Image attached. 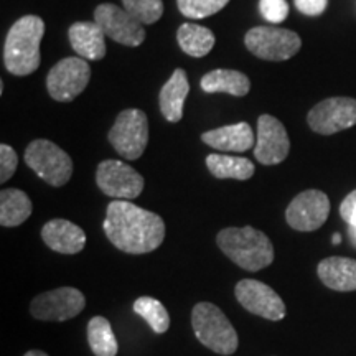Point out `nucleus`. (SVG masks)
Wrapping results in <instances>:
<instances>
[{
    "instance_id": "obj_3",
    "label": "nucleus",
    "mask_w": 356,
    "mask_h": 356,
    "mask_svg": "<svg viewBox=\"0 0 356 356\" xmlns=\"http://www.w3.org/2000/svg\"><path fill=\"white\" fill-rule=\"evenodd\" d=\"M216 243L234 264L249 273H257L274 261L270 239L252 226L221 229L216 236Z\"/></svg>"
},
{
    "instance_id": "obj_31",
    "label": "nucleus",
    "mask_w": 356,
    "mask_h": 356,
    "mask_svg": "<svg viewBox=\"0 0 356 356\" xmlns=\"http://www.w3.org/2000/svg\"><path fill=\"white\" fill-rule=\"evenodd\" d=\"M340 216L343 218L350 226H355L356 228V190L346 195L343 202H341Z\"/></svg>"
},
{
    "instance_id": "obj_21",
    "label": "nucleus",
    "mask_w": 356,
    "mask_h": 356,
    "mask_svg": "<svg viewBox=\"0 0 356 356\" xmlns=\"http://www.w3.org/2000/svg\"><path fill=\"white\" fill-rule=\"evenodd\" d=\"M200 86L204 92H226L231 96H246L251 81L246 74L236 70H213L202 78Z\"/></svg>"
},
{
    "instance_id": "obj_9",
    "label": "nucleus",
    "mask_w": 356,
    "mask_h": 356,
    "mask_svg": "<svg viewBox=\"0 0 356 356\" xmlns=\"http://www.w3.org/2000/svg\"><path fill=\"white\" fill-rule=\"evenodd\" d=\"M96 184L114 200H134L144 190V177L121 160H104L97 165Z\"/></svg>"
},
{
    "instance_id": "obj_20",
    "label": "nucleus",
    "mask_w": 356,
    "mask_h": 356,
    "mask_svg": "<svg viewBox=\"0 0 356 356\" xmlns=\"http://www.w3.org/2000/svg\"><path fill=\"white\" fill-rule=\"evenodd\" d=\"M190 91L185 70L177 68L160 91V111L168 122H180L184 118V104Z\"/></svg>"
},
{
    "instance_id": "obj_23",
    "label": "nucleus",
    "mask_w": 356,
    "mask_h": 356,
    "mask_svg": "<svg viewBox=\"0 0 356 356\" xmlns=\"http://www.w3.org/2000/svg\"><path fill=\"white\" fill-rule=\"evenodd\" d=\"M207 167L213 177L225 180V178H233V180H249L254 175L256 167L249 159L244 157H231V155L210 154L207 157Z\"/></svg>"
},
{
    "instance_id": "obj_1",
    "label": "nucleus",
    "mask_w": 356,
    "mask_h": 356,
    "mask_svg": "<svg viewBox=\"0 0 356 356\" xmlns=\"http://www.w3.org/2000/svg\"><path fill=\"white\" fill-rule=\"evenodd\" d=\"M102 228L109 241L127 254L152 252L165 238L162 218L129 200H114L108 204Z\"/></svg>"
},
{
    "instance_id": "obj_26",
    "label": "nucleus",
    "mask_w": 356,
    "mask_h": 356,
    "mask_svg": "<svg viewBox=\"0 0 356 356\" xmlns=\"http://www.w3.org/2000/svg\"><path fill=\"white\" fill-rule=\"evenodd\" d=\"M134 312L149 323L155 333H165L170 327V317L163 304L152 297H139L134 302Z\"/></svg>"
},
{
    "instance_id": "obj_25",
    "label": "nucleus",
    "mask_w": 356,
    "mask_h": 356,
    "mask_svg": "<svg viewBox=\"0 0 356 356\" xmlns=\"http://www.w3.org/2000/svg\"><path fill=\"white\" fill-rule=\"evenodd\" d=\"M88 341L96 356H115L119 351L118 340L109 320L104 317H92L88 323Z\"/></svg>"
},
{
    "instance_id": "obj_35",
    "label": "nucleus",
    "mask_w": 356,
    "mask_h": 356,
    "mask_svg": "<svg viewBox=\"0 0 356 356\" xmlns=\"http://www.w3.org/2000/svg\"><path fill=\"white\" fill-rule=\"evenodd\" d=\"M332 243H333V244H340V243H341V236L338 234V233L333 234V239H332Z\"/></svg>"
},
{
    "instance_id": "obj_8",
    "label": "nucleus",
    "mask_w": 356,
    "mask_h": 356,
    "mask_svg": "<svg viewBox=\"0 0 356 356\" xmlns=\"http://www.w3.org/2000/svg\"><path fill=\"white\" fill-rule=\"evenodd\" d=\"M91 68L83 58H65L53 66L47 76V89L58 102H70L89 84Z\"/></svg>"
},
{
    "instance_id": "obj_10",
    "label": "nucleus",
    "mask_w": 356,
    "mask_h": 356,
    "mask_svg": "<svg viewBox=\"0 0 356 356\" xmlns=\"http://www.w3.org/2000/svg\"><path fill=\"white\" fill-rule=\"evenodd\" d=\"M86 299L74 287H60L35 297L30 304V314L43 322H65L81 314Z\"/></svg>"
},
{
    "instance_id": "obj_24",
    "label": "nucleus",
    "mask_w": 356,
    "mask_h": 356,
    "mask_svg": "<svg viewBox=\"0 0 356 356\" xmlns=\"http://www.w3.org/2000/svg\"><path fill=\"white\" fill-rule=\"evenodd\" d=\"M177 40L186 55L193 58L207 56L215 47V35L207 26L197 24H184L178 29Z\"/></svg>"
},
{
    "instance_id": "obj_18",
    "label": "nucleus",
    "mask_w": 356,
    "mask_h": 356,
    "mask_svg": "<svg viewBox=\"0 0 356 356\" xmlns=\"http://www.w3.org/2000/svg\"><path fill=\"white\" fill-rule=\"evenodd\" d=\"M202 140L222 152H246L256 145V137L248 122H238L204 132Z\"/></svg>"
},
{
    "instance_id": "obj_22",
    "label": "nucleus",
    "mask_w": 356,
    "mask_h": 356,
    "mask_svg": "<svg viewBox=\"0 0 356 356\" xmlns=\"http://www.w3.org/2000/svg\"><path fill=\"white\" fill-rule=\"evenodd\" d=\"M32 202L25 191L6 188L0 193V225L13 228L26 221L32 215Z\"/></svg>"
},
{
    "instance_id": "obj_27",
    "label": "nucleus",
    "mask_w": 356,
    "mask_h": 356,
    "mask_svg": "<svg viewBox=\"0 0 356 356\" xmlns=\"http://www.w3.org/2000/svg\"><path fill=\"white\" fill-rule=\"evenodd\" d=\"M229 0H177L178 10L186 19H207L228 6Z\"/></svg>"
},
{
    "instance_id": "obj_7",
    "label": "nucleus",
    "mask_w": 356,
    "mask_h": 356,
    "mask_svg": "<svg viewBox=\"0 0 356 356\" xmlns=\"http://www.w3.org/2000/svg\"><path fill=\"white\" fill-rule=\"evenodd\" d=\"M109 142L124 159L137 160L142 157L149 142V121L144 111H122L109 131Z\"/></svg>"
},
{
    "instance_id": "obj_2",
    "label": "nucleus",
    "mask_w": 356,
    "mask_h": 356,
    "mask_svg": "<svg viewBox=\"0 0 356 356\" xmlns=\"http://www.w3.org/2000/svg\"><path fill=\"white\" fill-rule=\"evenodd\" d=\"M44 33V22L37 15H25L8 30L3 47V63L8 73L29 76L42 63L40 43Z\"/></svg>"
},
{
    "instance_id": "obj_13",
    "label": "nucleus",
    "mask_w": 356,
    "mask_h": 356,
    "mask_svg": "<svg viewBox=\"0 0 356 356\" xmlns=\"http://www.w3.org/2000/svg\"><path fill=\"white\" fill-rule=\"evenodd\" d=\"M95 22L106 37L126 47H139L145 40L144 26L126 8L114 3H101L95 10Z\"/></svg>"
},
{
    "instance_id": "obj_12",
    "label": "nucleus",
    "mask_w": 356,
    "mask_h": 356,
    "mask_svg": "<svg viewBox=\"0 0 356 356\" xmlns=\"http://www.w3.org/2000/svg\"><path fill=\"white\" fill-rule=\"evenodd\" d=\"M234 296L244 309L266 320L279 322L286 317V304L267 284L254 279H243L236 284Z\"/></svg>"
},
{
    "instance_id": "obj_16",
    "label": "nucleus",
    "mask_w": 356,
    "mask_h": 356,
    "mask_svg": "<svg viewBox=\"0 0 356 356\" xmlns=\"http://www.w3.org/2000/svg\"><path fill=\"white\" fill-rule=\"evenodd\" d=\"M42 239L60 254H78L86 246V233L78 225L66 220L48 221L42 229Z\"/></svg>"
},
{
    "instance_id": "obj_32",
    "label": "nucleus",
    "mask_w": 356,
    "mask_h": 356,
    "mask_svg": "<svg viewBox=\"0 0 356 356\" xmlns=\"http://www.w3.org/2000/svg\"><path fill=\"white\" fill-rule=\"evenodd\" d=\"M296 2V7L299 8L302 13L305 15H320L325 8H327L328 0H293Z\"/></svg>"
},
{
    "instance_id": "obj_4",
    "label": "nucleus",
    "mask_w": 356,
    "mask_h": 356,
    "mask_svg": "<svg viewBox=\"0 0 356 356\" xmlns=\"http://www.w3.org/2000/svg\"><path fill=\"white\" fill-rule=\"evenodd\" d=\"M191 325L198 340L215 353L228 356L238 350V333L228 317L215 304L200 302L195 305L191 312Z\"/></svg>"
},
{
    "instance_id": "obj_11",
    "label": "nucleus",
    "mask_w": 356,
    "mask_h": 356,
    "mask_svg": "<svg viewBox=\"0 0 356 356\" xmlns=\"http://www.w3.org/2000/svg\"><path fill=\"white\" fill-rule=\"evenodd\" d=\"M314 132L322 136L341 132L356 126V99L353 97H328L318 102L307 115Z\"/></svg>"
},
{
    "instance_id": "obj_15",
    "label": "nucleus",
    "mask_w": 356,
    "mask_h": 356,
    "mask_svg": "<svg viewBox=\"0 0 356 356\" xmlns=\"http://www.w3.org/2000/svg\"><path fill=\"white\" fill-rule=\"evenodd\" d=\"M291 150L287 131L274 115L262 114L257 119V139L254 157L262 165H277L287 159Z\"/></svg>"
},
{
    "instance_id": "obj_5",
    "label": "nucleus",
    "mask_w": 356,
    "mask_h": 356,
    "mask_svg": "<svg viewBox=\"0 0 356 356\" xmlns=\"http://www.w3.org/2000/svg\"><path fill=\"white\" fill-rule=\"evenodd\" d=\"M25 163L51 186H63L73 175V160L56 144L38 139L26 147Z\"/></svg>"
},
{
    "instance_id": "obj_29",
    "label": "nucleus",
    "mask_w": 356,
    "mask_h": 356,
    "mask_svg": "<svg viewBox=\"0 0 356 356\" xmlns=\"http://www.w3.org/2000/svg\"><path fill=\"white\" fill-rule=\"evenodd\" d=\"M259 10L270 24H282L289 17V3L286 0H261Z\"/></svg>"
},
{
    "instance_id": "obj_34",
    "label": "nucleus",
    "mask_w": 356,
    "mask_h": 356,
    "mask_svg": "<svg viewBox=\"0 0 356 356\" xmlns=\"http://www.w3.org/2000/svg\"><path fill=\"white\" fill-rule=\"evenodd\" d=\"M25 356H48L44 351H40V350H30L29 353H25Z\"/></svg>"
},
{
    "instance_id": "obj_6",
    "label": "nucleus",
    "mask_w": 356,
    "mask_h": 356,
    "mask_svg": "<svg viewBox=\"0 0 356 356\" xmlns=\"http://www.w3.org/2000/svg\"><path fill=\"white\" fill-rule=\"evenodd\" d=\"M244 43L252 55L267 61H286L302 47L299 35L279 26H254L246 33Z\"/></svg>"
},
{
    "instance_id": "obj_33",
    "label": "nucleus",
    "mask_w": 356,
    "mask_h": 356,
    "mask_svg": "<svg viewBox=\"0 0 356 356\" xmlns=\"http://www.w3.org/2000/svg\"><path fill=\"white\" fill-rule=\"evenodd\" d=\"M348 236H350L351 246L356 248V228H355V226H350L348 225Z\"/></svg>"
},
{
    "instance_id": "obj_30",
    "label": "nucleus",
    "mask_w": 356,
    "mask_h": 356,
    "mask_svg": "<svg viewBox=\"0 0 356 356\" xmlns=\"http://www.w3.org/2000/svg\"><path fill=\"white\" fill-rule=\"evenodd\" d=\"M17 165H19V155L15 150L7 144L0 145V181L2 184L10 180L17 170Z\"/></svg>"
},
{
    "instance_id": "obj_28",
    "label": "nucleus",
    "mask_w": 356,
    "mask_h": 356,
    "mask_svg": "<svg viewBox=\"0 0 356 356\" xmlns=\"http://www.w3.org/2000/svg\"><path fill=\"white\" fill-rule=\"evenodd\" d=\"M124 8L142 25H152L163 13L162 0H122Z\"/></svg>"
},
{
    "instance_id": "obj_19",
    "label": "nucleus",
    "mask_w": 356,
    "mask_h": 356,
    "mask_svg": "<svg viewBox=\"0 0 356 356\" xmlns=\"http://www.w3.org/2000/svg\"><path fill=\"white\" fill-rule=\"evenodd\" d=\"M317 274L322 282L332 291H356V259L332 256L320 262Z\"/></svg>"
},
{
    "instance_id": "obj_14",
    "label": "nucleus",
    "mask_w": 356,
    "mask_h": 356,
    "mask_svg": "<svg viewBox=\"0 0 356 356\" xmlns=\"http://www.w3.org/2000/svg\"><path fill=\"white\" fill-rule=\"evenodd\" d=\"M330 215V200L320 190H305L289 203L286 220L289 226L302 233L322 228Z\"/></svg>"
},
{
    "instance_id": "obj_17",
    "label": "nucleus",
    "mask_w": 356,
    "mask_h": 356,
    "mask_svg": "<svg viewBox=\"0 0 356 356\" xmlns=\"http://www.w3.org/2000/svg\"><path fill=\"white\" fill-rule=\"evenodd\" d=\"M70 43L83 60L97 61L106 56V33L96 22H76L68 30Z\"/></svg>"
}]
</instances>
